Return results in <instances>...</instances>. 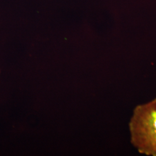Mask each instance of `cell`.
Returning a JSON list of instances; mask_svg holds the SVG:
<instances>
[{"label":"cell","instance_id":"1","mask_svg":"<svg viewBox=\"0 0 156 156\" xmlns=\"http://www.w3.org/2000/svg\"><path fill=\"white\" fill-rule=\"evenodd\" d=\"M128 128L131 143L140 154L156 156V98L134 108Z\"/></svg>","mask_w":156,"mask_h":156}]
</instances>
